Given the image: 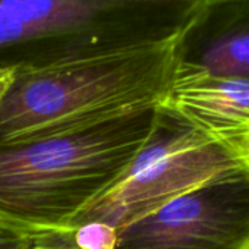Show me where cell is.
<instances>
[{"instance_id": "obj_1", "label": "cell", "mask_w": 249, "mask_h": 249, "mask_svg": "<svg viewBox=\"0 0 249 249\" xmlns=\"http://www.w3.org/2000/svg\"><path fill=\"white\" fill-rule=\"evenodd\" d=\"M157 108L49 137L0 142V221L25 233L72 231L148 140Z\"/></svg>"}, {"instance_id": "obj_2", "label": "cell", "mask_w": 249, "mask_h": 249, "mask_svg": "<svg viewBox=\"0 0 249 249\" xmlns=\"http://www.w3.org/2000/svg\"><path fill=\"white\" fill-rule=\"evenodd\" d=\"M176 40L18 69L0 101V142L63 134L160 107L176 72Z\"/></svg>"}, {"instance_id": "obj_3", "label": "cell", "mask_w": 249, "mask_h": 249, "mask_svg": "<svg viewBox=\"0 0 249 249\" xmlns=\"http://www.w3.org/2000/svg\"><path fill=\"white\" fill-rule=\"evenodd\" d=\"M186 0H0V68H41L176 37Z\"/></svg>"}, {"instance_id": "obj_4", "label": "cell", "mask_w": 249, "mask_h": 249, "mask_svg": "<svg viewBox=\"0 0 249 249\" xmlns=\"http://www.w3.org/2000/svg\"><path fill=\"white\" fill-rule=\"evenodd\" d=\"M242 167H249L245 156L211 138L179 113L160 106L154 128L128 170L75 220L72 230L98 221L119 231L170 201Z\"/></svg>"}, {"instance_id": "obj_5", "label": "cell", "mask_w": 249, "mask_h": 249, "mask_svg": "<svg viewBox=\"0 0 249 249\" xmlns=\"http://www.w3.org/2000/svg\"><path fill=\"white\" fill-rule=\"evenodd\" d=\"M114 249H249V167L120 229Z\"/></svg>"}, {"instance_id": "obj_6", "label": "cell", "mask_w": 249, "mask_h": 249, "mask_svg": "<svg viewBox=\"0 0 249 249\" xmlns=\"http://www.w3.org/2000/svg\"><path fill=\"white\" fill-rule=\"evenodd\" d=\"M176 69L249 79V0L201 3L178 34Z\"/></svg>"}, {"instance_id": "obj_7", "label": "cell", "mask_w": 249, "mask_h": 249, "mask_svg": "<svg viewBox=\"0 0 249 249\" xmlns=\"http://www.w3.org/2000/svg\"><path fill=\"white\" fill-rule=\"evenodd\" d=\"M161 106L249 160V79L176 69Z\"/></svg>"}, {"instance_id": "obj_8", "label": "cell", "mask_w": 249, "mask_h": 249, "mask_svg": "<svg viewBox=\"0 0 249 249\" xmlns=\"http://www.w3.org/2000/svg\"><path fill=\"white\" fill-rule=\"evenodd\" d=\"M117 230L98 221L85 223L72 230L73 242L81 249H114Z\"/></svg>"}, {"instance_id": "obj_9", "label": "cell", "mask_w": 249, "mask_h": 249, "mask_svg": "<svg viewBox=\"0 0 249 249\" xmlns=\"http://www.w3.org/2000/svg\"><path fill=\"white\" fill-rule=\"evenodd\" d=\"M28 249H81L75 245L72 231H43L33 234Z\"/></svg>"}, {"instance_id": "obj_10", "label": "cell", "mask_w": 249, "mask_h": 249, "mask_svg": "<svg viewBox=\"0 0 249 249\" xmlns=\"http://www.w3.org/2000/svg\"><path fill=\"white\" fill-rule=\"evenodd\" d=\"M33 234L0 221V249H28Z\"/></svg>"}, {"instance_id": "obj_11", "label": "cell", "mask_w": 249, "mask_h": 249, "mask_svg": "<svg viewBox=\"0 0 249 249\" xmlns=\"http://www.w3.org/2000/svg\"><path fill=\"white\" fill-rule=\"evenodd\" d=\"M17 69L12 68H0V101L3 100L6 92L9 91L11 85L15 81Z\"/></svg>"}, {"instance_id": "obj_12", "label": "cell", "mask_w": 249, "mask_h": 249, "mask_svg": "<svg viewBox=\"0 0 249 249\" xmlns=\"http://www.w3.org/2000/svg\"><path fill=\"white\" fill-rule=\"evenodd\" d=\"M186 2H192V3H196V5H201V3H205V2H210V0H186Z\"/></svg>"}]
</instances>
